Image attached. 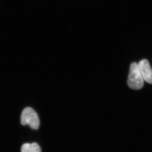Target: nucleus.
<instances>
[{"label": "nucleus", "instance_id": "20e7f679", "mask_svg": "<svg viewBox=\"0 0 152 152\" xmlns=\"http://www.w3.org/2000/svg\"><path fill=\"white\" fill-rule=\"evenodd\" d=\"M21 152H41V148L37 143H25L22 145Z\"/></svg>", "mask_w": 152, "mask_h": 152}, {"label": "nucleus", "instance_id": "7ed1b4c3", "mask_svg": "<svg viewBox=\"0 0 152 152\" xmlns=\"http://www.w3.org/2000/svg\"><path fill=\"white\" fill-rule=\"evenodd\" d=\"M137 65L144 80L152 84V69L149 61L147 59H143Z\"/></svg>", "mask_w": 152, "mask_h": 152}, {"label": "nucleus", "instance_id": "f257e3e1", "mask_svg": "<svg viewBox=\"0 0 152 152\" xmlns=\"http://www.w3.org/2000/svg\"><path fill=\"white\" fill-rule=\"evenodd\" d=\"M144 80L139 71L138 65L134 62L131 65L129 75L128 77V85L129 88L133 89H140L144 84Z\"/></svg>", "mask_w": 152, "mask_h": 152}, {"label": "nucleus", "instance_id": "f03ea898", "mask_svg": "<svg viewBox=\"0 0 152 152\" xmlns=\"http://www.w3.org/2000/svg\"><path fill=\"white\" fill-rule=\"evenodd\" d=\"M20 122L22 125H28L32 129L37 130L39 127V119L37 114L32 108H25L22 112Z\"/></svg>", "mask_w": 152, "mask_h": 152}]
</instances>
